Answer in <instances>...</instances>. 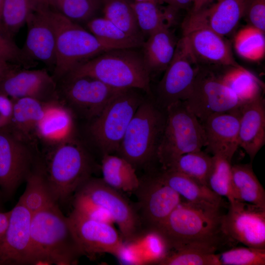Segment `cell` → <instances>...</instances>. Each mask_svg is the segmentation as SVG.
Instances as JSON below:
<instances>
[{
  "label": "cell",
  "mask_w": 265,
  "mask_h": 265,
  "mask_svg": "<svg viewBox=\"0 0 265 265\" xmlns=\"http://www.w3.org/2000/svg\"><path fill=\"white\" fill-rule=\"evenodd\" d=\"M46 11L55 34L56 63L52 76L56 82L80 64L112 50L80 25L52 9L47 2Z\"/></svg>",
  "instance_id": "cell-6"
},
{
  "label": "cell",
  "mask_w": 265,
  "mask_h": 265,
  "mask_svg": "<svg viewBox=\"0 0 265 265\" xmlns=\"http://www.w3.org/2000/svg\"><path fill=\"white\" fill-rule=\"evenodd\" d=\"M46 5V0H42L28 17L26 23L27 36L22 49L30 59L42 62L53 72L56 63V39Z\"/></svg>",
  "instance_id": "cell-20"
},
{
  "label": "cell",
  "mask_w": 265,
  "mask_h": 265,
  "mask_svg": "<svg viewBox=\"0 0 265 265\" xmlns=\"http://www.w3.org/2000/svg\"><path fill=\"white\" fill-rule=\"evenodd\" d=\"M87 29L111 49L139 48L144 42L127 34L104 17H96L86 24Z\"/></svg>",
  "instance_id": "cell-30"
},
{
  "label": "cell",
  "mask_w": 265,
  "mask_h": 265,
  "mask_svg": "<svg viewBox=\"0 0 265 265\" xmlns=\"http://www.w3.org/2000/svg\"><path fill=\"white\" fill-rule=\"evenodd\" d=\"M135 192L138 198L136 210L144 231L157 230L182 200L157 174L140 181Z\"/></svg>",
  "instance_id": "cell-15"
},
{
  "label": "cell",
  "mask_w": 265,
  "mask_h": 265,
  "mask_svg": "<svg viewBox=\"0 0 265 265\" xmlns=\"http://www.w3.org/2000/svg\"><path fill=\"white\" fill-rule=\"evenodd\" d=\"M135 89L121 91L91 124V136L103 154L117 152L132 118L143 101Z\"/></svg>",
  "instance_id": "cell-8"
},
{
  "label": "cell",
  "mask_w": 265,
  "mask_h": 265,
  "mask_svg": "<svg viewBox=\"0 0 265 265\" xmlns=\"http://www.w3.org/2000/svg\"><path fill=\"white\" fill-rule=\"evenodd\" d=\"M101 169L103 180L119 191L135 192L139 186L135 168L120 156L103 154Z\"/></svg>",
  "instance_id": "cell-29"
},
{
  "label": "cell",
  "mask_w": 265,
  "mask_h": 265,
  "mask_svg": "<svg viewBox=\"0 0 265 265\" xmlns=\"http://www.w3.org/2000/svg\"><path fill=\"white\" fill-rule=\"evenodd\" d=\"M102 13L124 32L134 38L144 40L138 26L135 14L128 0H103Z\"/></svg>",
  "instance_id": "cell-34"
},
{
  "label": "cell",
  "mask_w": 265,
  "mask_h": 265,
  "mask_svg": "<svg viewBox=\"0 0 265 265\" xmlns=\"http://www.w3.org/2000/svg\"><path fill=\"white\" fill-rule=\"evenodd\" d=\"M26 182V189L19 200L32 214L56 203L50 191L38 163Z\"/></svg>",
  "instance_id": "cell-33"
},
{
  "label": "cell",
  "mask_w": 265,
  "mask_h": 265,
  "mask_svg": "<svg viewBox=\"0 0 265 265\" xmlns=\"http://www.w3.org/2000/svg\"><path fill=\"white\" fill-rule=\"evenodd\" d=\"M238 144L251 161L265 144V102L261 95L239 107Z\"/></svg>",
  "instance_id": "cell-24"
},
{
  "label": "cell",
  "mask_w": 265,
  "mask_h": 265,
  "mask_svg": "<svg viewBox=\"0 0 265 265\" xmlns=\"http://www.w3.org/2000/svg\"><path fill=\"white\" fill-rule=\"evenodd\" d=\"M222 206L183 200L156 230L171 251L197 250L215 253L233 247L236 242L222 229Z\"/></svg>",
  "instance_id": "cell-1"
},
{
  "label": "cell",
  "mask_w": 265,
  "mask_h": 265,
  "mask_svg": "<svg viewBox=\"0 0 265 265\" xmlns=\"http://www.w3.org/2000/svg\"><path fill=\"white\" fill-rule=\"evenodd\" d=\"M52 9L77 24H86L102 12L103 0H46Z\"/></svg>",
  "instance_id": "cell-36"
},
{
  "label": "cell",
  "mask_w": 265,
  "mask_h": 265,
  "mask_svg": "<svg viewBox=\"0 0 265 265\" xmlns=\"http://www.w3.org/2000/svg\"><path fill=\"white\" fill-rule=\"evenodd\" d=\"M235 49L239 56L250 61H258L265 56V32L247 25L240 29L234 37Z\"/></svg>",
  "instance_id": "cell-37"
},
{
  "label": "cell",
  "mask_w": 265,
  "mask_h": 265,
  "mask_svg": "<svg viewBox=\"0 0 265 265\" xmlns=\"http://www.w3.org/2000/svg\"><path fill=\"white\" fill-rule=\"evenodd\" d=\"M159 265H219L216 253L197 250L171 251Z\"/></svg>",
  "instance_id": "cell-42"
},
{
  "label": "cell",
  "mask_w": 265,
  "mask_h": 265,
  "mask_svg": "<svg viewBox=\"0 0 265 265\" xmlns=\"http://www.w3.org/2000/svg\"><path fill=\"white\" fill-rule=\"evenodd\" d=\"M165 124L157 153V159L164 170L180 156L201 150L206 139L202 125L184 101L166 108Z\"/></svg>",
  "instance_id": "cell-7"
},
{
  "label": "cell",
  "mask_w": 265,
  "mask_h": 265,
  "mask_svg": "<svg viewBox=\"0 0 265 265\" xmlns=\"http://www.w3.org/2000/svg\"><path fill=\"white\" fill-rule=\"evenodd\" d=\"M157 174L162 181L172 187L185 201L223 206L222 197L207 186L188 176L173 170L162 169Z\"/></svg>",
  "instance_id": "cell-26"
},
{
  "label": "cell",
  "mask_w": 265,
  "mask_h": 265,
  "mask_svg": "<svg viewBox=\"0 0 265 265\" xmlns=\"http://www.w3.org/2000/svg\"><path fill=\"white\" fill-rule=\"evenodd\" d=\"M39 159L38 165L55 202L65 203L91 177L92 163L85 149L74 138Z\"/></svg>",
  "instance_id": "cell-4"
},
{
  "label": "cell",
  "mask_w": 265,
  "mask_h": 265,
  "mask_svg": "<svg viewBox=\"0 0 265 265\" xmlns=\"http://www.w3.org/2000/svg\"><path fill=\"white\" fill-rule=\"evenodd\" d=\"M212 164L213 157L200 150L180 156L164 170L181 173L207 186Z\"/></svg>",
  "instance_id": "cell-35"
},
{
  "label": "cell",
  "mask_w": 265,
  "mask_h": 265,
  "mask_svg": "<svg viewBox=\"0 0 265 265\" xmlns=\"http://www.w3.org/2000/svg\"><path fill=\"white\" fill-rule=\"evenodd\" d=\"M200 122L210 116L238 108L242 103L212 66L198 65L190 93L184 101Z\"/></svg>",
  "instance_id": "cell-9"
},
{
  "label": "cell",
  "mask_w": 265,
  "mask_h": 265,
  "mask_svg": "<svg viewBox=\"0 0 265 265\" xmlns=\"http://www.w3.org/2000/svg\"><path fill=\"white\" fill-rule=\"evenodd\" d=\"M13 112L9 125L6 127L18 137L27 141L36 134L38 123L44 111V102L30 98L11 99Z\"/></svg>",
  "instance_id": "cell-28"
},
{
  "label": "cell",
  "mask_w": 265,
  "mask_h": 265,
  "mask_svg": "<svg viewBox=\"0 0 265 265\" xmlns=\"http://www.w3.org/2000/svg\"><path fill=\"white\" fill-rule=\"evenodd\" d=\"M239 107L230 112L212 114L201 122L206 139L205 146L213 156L231 162L239 147Z\"/></svg>",
  "instance_id": "cell-22"
},
{
  "label": "cell",
  "mask_w": 265,
  "mask_h": 265,
  "mask_svg": "<svg viewBox=\"0 0 265 265\" xmlns=\"http://www.w3.org/2000/svg\"><path fill=\"white\" fill-rule=\"evenodd\" d=\"M221 226L225 234L236 243L265 249V209L235 200L229 202Z\"/></svg>",
  "instance_id": "cell-14"
},
{
  "label": "cell",
  "mask_w": 265,
  "mask_h": 265,
  "mask_svg": "<svg viewBox=\"0 0 265 265\" xmlns=\"http://www.w3.org/2000/svg\"><path fill=\"white\" fill-rule=\"evenodd\" d=\"M140 31L144 36L166 26L162 9L156 1L131 2Z\"/></svg>",
  "instance_id": "cell-38"
},
{
  "label": "cell",
  "mask_w": 265,
  "mask_h": 265,
  "mask_svg": "<svg viewBox=\"0 0 265 265\" xmlns=\"http://www.w3.org/2000/svg\"><path fill=\"white\" fill-rule=\"evenodd\" d=\"M57 88L59 95H62L68 103L82 115L95 119L110 101L121 91L103 81L89 76L65 78L60 80Z\"/></svg>",
  "instance_id": "cell-13"
},
{
  "label": "cell",
  "mask_w": 265,
  "mask_h": 265,
  "mask_svg": "<svg viewBox=\"0 0 265 265\" xmlns=\"http://www.w3.org/2000/svg\"><path fill=\"white\" fill-rule=\"evenodd\" d=\"M231 184L234 200L265 209V191L251 163L231 166Z\"/></svg>",
  "instance_id": "cell-27"
},
{
  "label": "cell",
  "mask_w": 265,
  "mask_h": 265,
  "mask_svg": "<svg viewBox=\"0 0 265 265\" xmlns=\"http://www.w3.org/2000/svg\"><path fill=\"white\" fill-rule=\"evenodd\" d=\"M216 255L219 265H265V249L233 247Z\"/></svg>",
  "instance_id": "cell-41"
},
{
  "label": "cell",
  "mask_w": 265,
  "mask_h": 265,
  "mask_svg": "<svg viewBox=\"0 0 265 265\" xmlns=\"http://www.w3.org/2000/svg\"><path fill=\"white\" fill-rule=\"evenodd\" d=\"M177 42L167 26L158 29L144 41L142 53L151 73L165 71L174 56Z\"/></svg>",
  "instance_id": "cell-25"
},
{
  "label": "cell",
  "mask_w": 265,
  "mask_h": 265,
  "mask_svg": "<svg viewBox=\"0 0 265 265\" xmlns=\"http://www.w3.org/2000/svg\"><path fill=\"white\" fill-rule=\"evenodd\" d=\"M94 204L103 209L116 223L124 242L135 240L143 228L136 208L119 192L102 179L89 178L76 191Z\"/></svg>",
  "instance_id": "cell-10"
},
{
  "label": "cell",
  "mask_w": 265,
  "mask_h": 265,
  "mask_svg": "<svg viewBox=\"0 0 265 265\" xmlns=\"http://www.w3.org/2000/svg\"><path fill=\"white\" fill-rule=\"evenodd\" d=\"M183 33L180 40L197 65L242 67L236 61L224 37L205 27L183 29Z\"/></svg>",
  "instance_id": "cell-18"
},
{
  "label": "cell",
  "mask_w": 265,
  "mask_h": 265,
  "mask_svg": "<svg viewBox=\"0 0 265 265\" xmlns=\"http://www.w3.org/2000/svg\"><path fill=\"white\" fill-rule=\"evenodd\" d=\"M213 164L207 181V186L229 202L234 201L231 184V162L220 156H212Z\"/></svg>",
  "instance_id": "cell-40"
},
{
  "label": "cell",
  "mask_w": 265,
  "mask_h": 265,
  "mask_svg": "<svg viewBox=\"0 0 265 265\" xmlns=\"http://www.w3.org/2000/svg\"><path fill=\"white\" fill-rule=\"evenodd\" d=\"M82 255L58 204L32 214L30 265H75Z\"/></svg>",
  "instance_id": "cell-2"
},
{
  "label": "cell",
  "mask_w": 265,
  "mask_h": 265,
  "mask_svg": "<svg viewBox=\"0 0 265 265\" xmlns=\"http://www.w3.org/2000/svg\"><path fill=\"white\" fill-rule=\"evenodd\" d=\"M133 241L140 249L144 264L158 265L171 251L165 238L157 230L145 231Z\"/></svg>",
  "instance_id": "cell-39"
},
{
  "label": "cell",
  "mask_w": 265,
  "mask_h": 265,
  "mask_svg": "<svg viewBox=\"0 0 265 265\" xmlns=\"http://www.w3.org/2000/svg\"><path fill=\"white\" fill-rule=\"evenodd\" d=\"M198 65L181 40L177 42L174 56L165 70L157 87V103L166 109L188 97Z\"/></svg>",
  "instance_id": "cell-16"
},
{
  "label": "cell",
  "mask_w": 265,
  "mask_h": 265,
  "mask_svg": "<svg viewBox=\"0 0 265 265\" xmlns=\"http://www.w3.org/2000/svg\"><path fill=\"white\" fill-rule=\"evenodd\" d=\"M242 18L250 25L265 31V0H246Z\"/></svg>",
  "instance_id": "cell-44"
},
{
  "label": "cell",
  "mask_w": 265,
  "mask_h": 265,
  "mask_svg": "<svg viewBox=\"0 0 265 265\" xmlns=\"http://www.w3.org/2000/svg\"><path fill=\"white\" fill-rule=\"evenodd\" d=\"M18 65H14L0 59V81L13 68ZM21 67V66H20Z\"/></svg>",
  "instance_id": "cell-48"
},
{
  "label": "cell",
  "mask_w": 265,
  "mask_h": 265,
  "mask_svg": "<svg viewBox=\"0 0 265 265\" xmlns=\"http://www.w3.org/2000/svg\"><path fill=\"white\" fill-rule=\"evenodd\" d=\"M166 118V109L143 100L132 118L117 152L135 168L157 159Z\"/></svg>",
  "instance_id": "cell-5"
},
{
  "label": "cell",
  "mask_w": 265,
  "mask_h": 265,
  "mask_svg": "<svg viewBox=\"0 0 265 265\" xmlns=\"http://www.w3.org/2000/svg\"><path fill=\"white\" fill-rule=\"evenodd\" d=\"M31 215L19 200L11 210L8 226L0 243V265H30Z\"/></svg>",
  "instance_id": "cell-19"
},
{
  "label": "cell",
  "mask_w": 265,
  "mask_h": 265,
  "mask_svg": "<svg viewBox=\"0 0 265 265\" xmlns=\"http://www.w3.org/2000/svg\"><path fill=\"white\" fill-rule=\"evenodd\" d=\"M39 158L27 141L0 128V188L12 194L36 166Z\"/></svg>",
  "instance_id": "cell-11"
},
{
  "label": "cell",
  "mask_w": 265,
  "mask_h": 265,
  "mask_svg": "<svg viewBox=\"0 0 265 265\" xmlns=\"http://www.w3.org/2000/svg\"><path fill=\"white\" fill-rule=\"evenodd\" d=\"M137 49L105 51L80 64L63 78L89 76L115 88L140 89L150 94L151 72L142 52Z\"/></svg>",
  "instance_id": "cell-3"
},
{
  "label": "cell",
  "mask_w": 265,
  "mask_h": 265,
  "mask_svg": "<svg viewBox=\"0 0 265 265\" xmlns=\"http://www.w3.org/2000/svg\"><path fill=\"white\" fill-rule=\"evenodd\" d=\"M0 94L11 99L33 98L42 102L59 98L57 82L45 69L17 66L0 81Z\"/></svg>",
  "instance_id": "cell-17"
},
{
  "label": "cell",
  "mask_w": 265,
  "mask_h": 265,
  "mask_svg": "<svg viewBox=\"0 0 265 265\" xmlns=\"http://www.w3.org/2000/svg\"><path fill=\"white\" fill-rule=\"evenodd\" d=\"M67 217L82 255L93 258L109 253L118 257L124 241L112 224L91 218L74 210Z\"/></svg>",
  "instance_id": "cell-12"
},
{
  "label": "cell",
  "mask_w": 265,
  "mask_h": 265,
  "mask_svg": "<svg viewBox=\"0 0 265 265\" xmlns=\"http://www.w3.org/2000/svg\"><path fill=\"white\" fill-rule=\"evenodd\" d=\"M0 59L25 68H31L37 62L30 59L13 39L0 33Z\"/></svg>",
  "instance_id": "cell-43"
},
{
  "label": "cell",
  "mask_w": 265,
  "mask_h": 265,
  "mask_svg": "<svg viewBox=\"0 0 265 265\" xmlns=\"http://www.w3.org/2000/svg\"><path fill=\"white\" fill-rule=\"evenodd\" d=\"M3 1L4 0H0V26H1V15H2L3 4Z\"/></svg>",
  "instance_id": "cell-50"
},
{
  "label": "cell",
  "mask_w": 265,
  "mask_h": 265,
  "mask_svg": "<svg viewBox=\"0 0 265 265\" xmlns=\"http://www.w3.org/2000/svg\"><path fill=\"white\" fill-rule=\"evenodd\" d=\"M158 3L165 2L178 10L188 8L192 4V0H157Z\"/></svg>",
  "instance_id": "cell-46"
},
{
  "label": "cell",
  "mask_w": 265,
  "mask_h": 265,
  "mask_svg": "<svg viewBox=\"0 0 265 265\" xmlns=\"http://www.w3.org/2000/svg\"><path fill=\"white\" fill-rule=\"evenodd\" d=\"M213 0H192V8L191 11L196 12L206 6L208 3Z\"/></svg>",
  "instance_id": "cell-49"
},
{
  "label": "cell",
  "mask_w": 265,
  "mask_h": 265,
  "mask_svg": "<svg viewBox=\"0 0 265 265\" xmlns=\"http://www.w3.org/2000/svg\"><path fill=\"white\" fill-rule=\"evenodd\" d=\"M59 98L44 102V111L36 134L53 147L73 139L74 119L71 109Z\"/></svg>",
  "instance_id": "cell-23"
},
{
  "label": "cell",
  "mask_w": 265,
  "mask_h": 265,
  "mask_svg": "<svg viewBox=\"0 0 265 265\" xmlns=\"http://www.w3.org/2000/svg\"><path fill=\"white\" fill-rule=\"evenodd\" d=\"M134 0V1H137V2L152 1H156L158 3L157 0Z\"/></svg>",
  "instance_id": "cell-51"
},
{
  "label": "cell",
  "mask_w": 265,
  "mask_h": 265,
  "mask_svg": "<svg viewBox=\"0 0 265 265\" xmlns=\"http://www.w3.org/2000/svg\"><path fill=\"white\" fill-rule=\"evenodd\" d=\"M10 213L11 210L5 212H0V243L6 232Z\"/></svg>",
  "instance_id": "cell-47"
},
{
  "label": "cell",
  "mask_w": 265,
  "mask_h": 265,
  "mask_svg": "<svg viewBox=\"0 0 265 265\" xmlns=\"http://www.w3.org/2000/svg\"><path fill=\"white\" fill-rule=\"evenodd\" d=\"M42 0H4L0 32L13 38Z\"/></svg>",
  "instance_id": "cell-32"
},
{
  "label": "cell",
  "mask_w": 265,
  "mask_h": 265,
  "mask_svg": "<svg viewBox=\"0 0 265 265\" xmlns=\"http://www.w3.org/2000/svg\"><path fill=\"white\" fill-rule=\"evenodd\" d=\"M216 1L210 7L190 11L182 23V29L205 27L223 37L233 33L242 18L246 0Z\"/></svg>",
  "instance_id": "cell-21"
},
{
  "label": "cell",
  "mask_w": 265,
  "mask_h": 265,
  "mask_svg": "<svg viewBox=\"0 0 265 265\" xmlns=\"http://www.w3.org/2000/svg\"><path fill=\"white\" fill-rule=\"evenodd\" d=\"M220 73L224 83L243 103L262 95L263 83L255 75L243 67L227 66Z\"/></svg>",
  "instance_id": "cell-31"
},
{
  "label": "cell",
  "mask_w": 265,
  "mask_h": 265,
  "mask_svg": "<svg viewBox=\"0 0 265 265\" xmlns=\"http://www.w3.org/2000/svg\"><path fill=\"white\" fill-rule=\"evenodd\" d=\"M13 102L8 97L0 94V128L7 127L11 122Z\"/></svg>",
  "instance_id": "cell-45"
}]
</instances>
